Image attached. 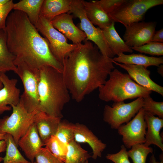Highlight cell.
I'll return each instance as SVG.
<instances>
[{
	"label": "cell",
	"mask_w": 163,
	"mask_h": 163,
	"mask_svg": "<svg viewBox=\"0 0 163 163\" xmlns=\"http://www.w3.org/2000/svg\"><path fill=\"white\" fill-rule=\"evenodd\" d=\"M4 30L8 49L15 57V66L23 62L37 69L49 66L62 72V64L53 55L46 40L26 14L18 10L10 13Z\"/></svg>",
	"instance_id": "7a4b0ae2"
},
{
	"label": "cell",
	"mask_w": 163,
	"mask_h": 163,
	"mask_svg": "<svg viewBox=\"0 0 163 163\" xmlns=\"http://www.w3.org/2000/svg\"><path fill=\"white\" fill-rule=\"evenodd\" d=\"M82 2L87 17L94 25L102 29L114 22L95 1L88 2L82 0Z\"/></svg>",
	"instance_id": "ffe728a7"
},
{
	"label": "cell",
	"mask_w": 163,
	"mask_h": 163,
	"mask_svg": "<svg viewBox=\"0 0 163 163\" xmlns=\"http://www.w3.org/2000/svg\"><path fill=\"white\" fill-rule=\"evenodd\" d=\"M161 159L160 161H157L154 155L153 154L150 157L149 163H163V157H162V155H161Z\"/></svg>",
	"instance_id": "f35d334b"
},
{
	"label": "cell",
	"mask_w": 163,
	"mask_h": 163,
	"mask_svg": "<svg viewBox=\"0 0 163 163\" xmlns=\"http://www.w3.org/2000/svg\"><path fill=\"white\" fill-rule=\"evenodd\" d=\"M3 87V84L2 82L0 81V89H1Z\"/></svg>",
	"instance_id": "7bdbcfd3"
},
{
	"label": "cell",
	"mask_w": 163,
	"mask_h": 163,
	"mask_svg": "<svg viewBox=\"0 0 163 163\" xmlns=\"http://www.w3.org/2000/svg\"><path fill=\"white\" fill-rule=\"evenodd\" d=\"M66 148L64 163H84L91 157L88 151L74 140L67 145Z\"/></svg>",
	"instance_id": "4316f807"
},
{
	"label": "cell",
	"mask_w": 163,
	"mask_h": 163,
	"mask_svg": "<svg viewBox=\"0 0 163 163\" xmlns=\"http://www.w3.org/2000/svg\"><path fill=\"white\" fill-rule=\"evenodd\" d=\"M126 0H101L95 1L109 14L113 12L126 2Z\"/></svg>",
	"instance_id": "836d02e7"
},
{
	"label": "cell",
	"mask_w": 163,
	"mask_h": 163,
	"mask_svg": "<svg viewBox=\"0 0 163 163\" xmlns=\"http://www.w3.org/2000/svg\"><path fill=\"white\" fill-rule=\"evenodd\" d=\"M143 98H137L126 103L124 101L114 102L112 107L106 105L103 112V120L111 128L117 129L133 118L142 107Z\"/></svg>",
	"instance_id": "30bf717a"
},
{
	"label": "cell",
	"mask_w": 163,
	"mask_h": 163,
	"mask_svg": "<svg viewBox=\"0 0 163 163\" xmlns=\"http://www.w3.org/2000/svg\"><path fill=\"white\" fill-rule=\"evenodd\" d=\"M34 25L44 37L53 55L62 64L66 57L78 46V45L69 43L67 38L50 21L40 15Z\"/></svg>",
	"instance_id": "52a82bcc"
},
{
	"label": "cell",
	"mask_w": 163,
	"mask_h": 163,
	"mask_svg": "<svg viewBox=\"0 0 163 163\" xmlns=\"http://www.w3.org/2000/svg\"><path fill=\"white\" fill-rule=\"evenodd\" d=\"M75 127V124L61 120L55 136L62 143L67 146L74 140Z\"/></svg>",
	"instance_id": "f1b7e54d"
},
{
	"label": "cell",
	"mask_w": 163,
	"mask_h": 163,
	"mask_svg": "<svg viewBox=\"0 0 163 163\" xmlns=\"http://www.w3.org/2000/svg\"><path fill=\"white\" fill-rule=\"evenodd\" d=\"M44 145L34 123L18 142V146L21 149L31 162L34 161L36 155Z\"/></svg>",
	"instance_id": "e0dca14e"
},
{
	"label": "cell",
	"mask_w": 163,
	"mask_h": 163,
	"mask_svg": "<svg viewBox=\"0 0 163 163\" xmlns=\"http://www.w3.org/2000/svg\"><path fill=\"white\" fill-rule=\"evenodd\" d=\"M151 41L163 43V29L155 31L154 33Z\"/></svg>",
	"instance_id": "8d00e7d4"
},
{
	"label": "cell",
	"mask_w": 163,
	"mask_h": 163,
	"mask_svg": "<svg viewBox=\"0 0 163 163\" xmlns=\"http://www.w3.org/2000/svg\"><path fill=\"white\" fill-rule=\"evenodd\" d=\"M6 143L4 140H0V153L6 151ZM3 157L0 156V163L3 161Z\"/></svg>",
	"instance_id": "74e56055"
},
{
	"label": "cell",
	"mask_w": 163,
	"mask_h": 163,
	"mask_svg": "<svg viewBox=\"0 0 163 163\" xmlns=\"http://www.w3.org/2000/svg\"><path fill=\"white\" fill-rule=\"evenodd\" d=\"M72 0H44L40 15L51 21L55 17L69 13Z\"/></svg>",
	"instance_id": "44dd1931"
},
{
	"label": "cell",
	"mask_w": 163,
	"mask_h": 163,
	"mask_svg": "<svg viewBox=\"0 0 163 163\" xmlns=\"http://www.w3.org/2000/svg\"><path fill=\"white\" fill-rule=\"evenodd\" d=\"M73 16L69 13H65L54 18L51 24L56 30L62 34L73 44L78 45L85 40V33L74 24Z\"/></svg>",
	"instance_id": "5bb4252c"
},
{
	"label": "cell",
	"mask_w": 163,
	"mask_h": 163,
	"mask_svg": "<svg viewBox=\"0 0 163 163\" xmlns=\"http://www.w3.org/2000/svg\"><path fill=\"white\" fill-rule=\"evenodd\" d=\"M126 148L123 145L120 147L119 151L114 154H107L106 158L114 163H130L127 154Z\"/></svg>",
	"instance_id": "e575fe53"
},
{
	"label": "cell",
	"mask_w": 163,
	"mask_h": 163,
	"mask_svg": "<svg viewBox=\"0 0 163 163\" xmlns=\"http://www.w3.org/2000/svg\"><path fill=\"white\" fill-rule=\"evenodd\" d=\"M14 4L12 0H9L7 3L0 6V30L5 29L7 18L13 9Z\"/></svg>",
	"instance_id": "d590c367"
},
{
	"label": "cell",
	"mask_w": 163,
	"mask_h": 163,
	"mask_svg": "<svg viewBox=\"0 0 163 163\" xmlns=\"http://www.w3.org/2000/svg\"><path fill=\"white\" fill-rule=\"evenodd\" d=\"M84 163H88V160H87Z\"/></svg>",
	"instance_id": "ee69618b"
},
{
	"label": "cell",
	"mask_w": 163,
	"mask_h": 163,
	"mask_svg": "<svg viewBox=\"0 0 163 163\" xmlns=\"http://www.w3.org/2000/svg\"><path fill=\"white\" fill-rule=\"evenodd\" d=\"M144 117L147 129L144 144L148 146L152 144L155 145L163 151V138L160 131L163 127V119L156 117L145 111Z\"/></svg>",
	"instance_id": "d6986e66"
},
{
	"label": "cell",
	"mask_w": 163,
	"mask_h": 163,
	"mask_svg": "<svg viewBox=\"0 0 163 163\" xmlns=\"http://www.w3.org/2000/svg\"><path fill=\"white\" fill-rule=\"evenodd\" d=\"M144 113L142 107L132 120L117 129L118 133L122 136V142L126 148L130 149L135 145L145 143L147 124Z\"/></svg>",
	"instance_id": "8fae6325"
},
{
	"label": "cell",
	"mask_w": 163,
	"mask_h": 163,
	"mask_svg": "<svg viewBox=\"0 0 163 163\" xmlns=\"http://www.w3.org/2000/svg\"><path fill=\"white\" fill-rule=\"evenodd\" d=\"M112 59L120 63L140 65L146 67L150 66L158 67L163 64V57L149 56L141 54L126 55L122 53L113 58Z\"/></svg>",
	"instance_id": "603a6c76"
},
{
	"label": "cell",
	"mask_w": 163,
	"mask_h": 163,
	"mask_svg": "<svg viewBox=\"0 0 163 163\" xmlns=\"http://www.w3.org/2000/svg\"><path fill=\"white\" fill-rule=\"evenodd\" d=\"M44 0H21L14 3L13 9L22 11L26 14L34 24L38 21Z\"/></svg>",
	"instance_id": "d4e9b609"
},
{
	"label": "cell",
	"mask_w": 163,
	"mask_h": 163,
	"mask_svg": "<svg viewBox=\"0 0 163 163\" xmlns=\"http://www.w3.org/2000/svg\"><path fill=\"white\" fill-rule=\"evenodd\" d=\"M115 22L102 30L107 44L114 56L124 52L132 53L133 50L120 37L114 27Z\"/></svg>",
	"instance_id": "7402d4cb"
},
{
	"label": "cell",
	"mask_w": 163,
	"mask_h": 163,
	"mask_svg": "<svg viewBox=\"0 0 163 163\" xmlns=\"http://www.w3.org/2000/svg\"><path fill=\"white\" fill-rule=\"evenodd\" d=\"M4 140L6 145V154L3 157V163H31L21 155L12 136L6 133Z\"/></svg>",
	"instance_id": "484cf974"
},
{
	"label": "cell",
	"mask_w": 163,
	"mask_h": 163,
	"mask_svg": "<svg viewBox=\"0 0 163 163\" xmlns=\"http://www.w3.org/2000/svg\"><path fill=\"white\" fill-rule=\"evenodd\" d=\"M15 56L7 47L4 30H0V74L13 71L15 73L17 68L14 65Z\"/></svg>",
	"instance_id": "cb8c5ba5"
},
{
	"label": "cell",
	"mask_w": 163,
	"mask_h": 163,
	"mask_svg": "<svg viewBox=\"0 0 163 163\" xmlns=\"http://www.w3.org/2000/svg\"><path fill=\"white\" fill-rule=\"evenodd\" d=\"M158 73L161 76H163V65L161 64L157 68Z\"/></svg>",
	"instance_id": "ab89813d"
},
{
	"label": "cell",
	"mask_w": 163,
	"mask_h": 163,
	"mask_svg": "<svg viewBox=\"0 0 163 163\" xmlns=\"http://www.w3.org/2000/svg\"><path fill=\"white\" fill-rule=\"evenodd\" d=\"M31 163H37L36 161H34L33 162H31Z\"/></svg>",
	"instance_id": "f6af8a7d"
},
{
	"label": "cell",
	"mask_w": 163,
	"mask_h": 163,
	"mask_svg": "<svg viewBox=\"0 0 163 163\" xmlns=\"http://www.w3.org/2000/svg\"><path fill=\"white\" fill-rule=\"evenodd\" d=\"M156 24L155 22H139L126 27L123 40L131 48L149 43L155 31Z\"/></svg>",
	"instance_id": "7c38bea8"
},
{
	"label": "cell",
	"mask_w": 163,
	"mask_h": 163,
	"mask_svg": "<svg viewBox=\"0 0 163 163\" xmlns=\"http://www.w3.org/2000/svg\"><path fill=\"white\" fill-rule=\"evenodd\" d=\"M62 65L64 81L72 98L78 102L103 85L115 69L112 58L103 55L88 40L78 45Z\"/></svg>",
	"instance_id": "6da1fadb"
},
{
	"label": "cell",
	"mask_w": 163,
	"mask_h": 163,
	"mask_svg": "<svg viewBox=\"0 0 163 163\" xmlns=\"http://www.w3.org/2000/svg\"><path fill=\"white\" fill-rule=\"evenodd\" d=\"M142 108L145 111L153 115H156L163 119V102L154 101L150 96L147 95L143 98Z\"/></svg>",
	"instance_id": "4dcf8cb0"
},
{
	"label": "cell",
	"mask_w": 163,
	"mask_h": 163,
	"mask_svg": "<svg viewBox=\"0 0 163 163\" xmlns=\"http://www.w3.org/2000/svg\"><path fill=\"white\" fill-rule=\"evenodd\" d=\"M5 133H0V140H4Z\"/></svg>",
	"instance_id": "b9f144b4"
},
{
	"label": "cell",
	"mask_w": 163,
	"mask_h": 163,
	"mask_svg": "<svg viewBox=\"0 0 163 163\" xmlns=\"http://www.w3.org/2000/svg\"><path fill=\"white\" fill-rule=\"evenodd\" d=\"M3 87L0 89V115L12 110L11 107L16 105L20 101V90L17 88L18 80L10 78L5 73L0 74Z\"/></svg>",
	"instance_id": "4fadbf2b"
},
{
	"label": "cell",
	"mask_w": 163,
	"mask_h": 163,
	"mask_svg": "<svg viewBox=\"0 0 163 163\" xmlns=\"http://www.w3.org/2000/svg\"><path fill=\"white\" fill-rule=\"evenodd\" d=\"M109 79L99 88V97L101 100L114 102L128 99L143 98L152 91L138 84L128 74L114 69L109 73Z\"/></svg>",
	"instance_id": "277c9868"
},
{
	"label": "cell",
	"mask_w": 163,
	"mask_h": 163,
	"mask_svg": "<svg viewBox=\"0 0 163 163\" xmlns=\"http://www.w3.org/2000/svg\"><path fill=\"white\" fill-rule=\"evenodd\" d=\"M9 0H0V6L7 3Z\"/></svg>",
	"instance_id": "60d3db41"
},
{
	"label": "cell",
	"mask_w": 163,
	"mask_h": 163,
	"mask_svg": "<svg viewBox=\"0 0 163 163\" xmlns=\"http://www.w3.org/2000/svg\"><path fill=\"white\" fill-rule=\"evenodd\" d=\"M11 107L12 110L11 114L0 118V133L11 135L18 146L19 140L33 123L34 115L38 111L28 112L21 99L18 105Z\"/></svg>",
	"instance_id": "5b68a950"
},
{
	"label": "cell",
	"mask_w": 163,
	"mask_h": 163,
	"mask_svg": "<svg viewBox=\"0 0 163 163\" xmlns=\"http://www.w3.org/2000/svg\"><path fill=\"white\" fill-rule=\"evenodd\" d=\"M163 4V0H126L109 15L115 22H119L126 27L142 21L149 9Z\"/></svg>",
	"instance_id": "ba28073f"
},
{
	"label": "cell",
	"mask_w": 163,
	"mask_h": 163,
	"mask_svg": "<svg viewBox=\"0 0 163 163\" xmlns=\"http://www.w3.org/2000/svg\"><path fill=\"white\" fill-rule=\"evenodd\" d=\"M39 111L62 119V111L70 99V94L62 72L49 66L39 69Z\"/></svg>",
	"instance_id": "3957f363"
},
{
	"label": "cell",
	"mask_w": 163,
	"mask_h": 163,
	"mask_svg": "<svg viewBox=\"0 0 163 163\" xmlns=\"http://www.w3.org/2000/svg\"><path fill=\"white\" fill-rule=\"evenodd\" d=\"M15 72L21 79L24 88L20 99L29 112L39 111V99L38 86L39 80V69L32 68L23 62L16 65Z\"/></svg>",
	"instance_id": "8992f818"
},
{
	"label": "cell",
	"mask_w": 163,
	"mask_h": 163,
	"mask_svg": "<svg viewBox=\"0 0 163 163\" xmlns=\"http://www.w3.org/2000/svg\"><path fill=\"white\" fill-rule=\"evenodd\" d=\"M153 152L152 148L142 144L133 145L127 152L133 163H146L148 155Z\"/></svg>",
	"instance_id": "83f0119b"
},
{
	"label": "cell",
	"mask_w": 163,
	"mask_h": 163,
	"mask_svg": "<svg viewBox=\"0 0 163 163\" xmlns=\"http://www.w3.org/2000/svg\"><path fill=\"white\" fill-rule=\"evenodd\" d=\"M74 140L77 142L87 143L91 148L94 159L101 157L102 153L106 147V144L95 136L86 126L77 123L75 124Z\"/></svg>",
	"instance_id": "2e32d148"
},
{
	"label": "cell",
	"mask_w": 163,
	"mask_h": 163,
	"mask_svg": "<svg viewBox=\"0 0 163 163\" xmlns=\"http://www.w3.org/2000/svg\"><path fill=\"white\" fill-rule=\"evenodd\" d=\"M113 63L126 70L132 79L138 84L151 91L163 96V87L152 81L150 71L147 67L140 65L120 63L113 61Z\"/></svg>",
	"instance_id": "9a60e30c"
},
{
	"label": "cell",
	"mask_w": 163,
	"mask_h": 163,
	"mask_svg": "<svg viewBox=\"0 0 163 163\" xmlns=\"http://www.w3.org/2000/svg\"><path fill=\"white\" fill-rule=\"evenodd\" d=\"M141 53L153 56L163 55V43L151 41L140 46L131 48Z\"/></svg>",
	"instance_id": "1f68e13d"
},
{
	"label": "cell",
	"mask_w": 163,
	"mask_h": 163,
	"mask_svg": "<svg viewBox=\"0 0 163 163\" xmlns=\"http://www.w3.org/2000/svg\"><path fill=\"white\" fill-rule=\"evenodd\" d=\"M37 163H64L45 147L41 148L36 155Z\"/></svg>",
	"instance_id": "d6a6232c"
},
{
	"label": "cell",
	"mask_w": 163,
	"mask_h": 163,
	"mask_svg": "<svg viewBox=\"0 0 163 163\" xmlns=\"http://www.w3.org/2000/svg\"><path fill=\"white\" fill-rule=\"evenodd\" d=\"M61 119L40 111L35 115L33 123L44 145L52 136H55Z\"/></svg>",
	"instance_id": "ac0fdd59"
},
{
	"label": "cell",
	"mask_w": 163,
	"mask_h": 163,
	"mask_svg": "<svg viewBox=\"0 0 163 163\" xmlns=\"http://www.w3.org/2000/svg\"><path fill=\"white\" fill-rule=\"evenodd\" d=\"M45 146L52 154L64 163L66 146L62 143L55 136H52L47 141Z\"/></svg>",
	"instance_id": "f546056e"
},
{
	"label": "cell",
	"mask_w": 163,
	"mask_h": 163,
	"mask_svg": "<svg viewBox=\"0 0 163 163\" xmlns=\"http://www.w3.org/2000/svg\"><path fill=\"white\" fill-rule=\"evenodd\" d=\"M69 13H72L80 20L79 28L85 34V40L94 43L103 55L113 58L114 56L107 44L102 30L98 27H96L88 19L85 14L82 0H72Z\"/></svg>",
	"instance_id": "9c48e42d"
}]
</instances>
